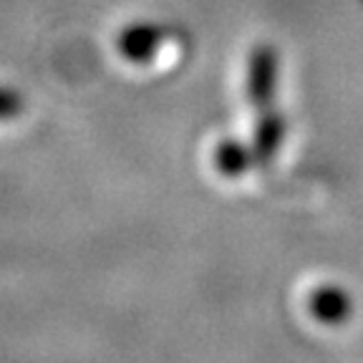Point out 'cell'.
I'll list each match as a JSON object with an SVG mask.
<instances>
[{
    "mask_svg": "<svg viewBox=\"0 0 363 363\" xmlns=\"http://www.w3.org/2000/svg\"><path fill=\"white\" fill-rule=\"evenodd\" d=\"M278 66L280 56L278 48L272 43H257L250 51L247 61V99L250 104L262 111V108L272 106L275 101V91H278Z\"/></svg>",
    "mask_w": 363,
    "mask_h": 363,
    "instance_id": "obj_1",
    "label": "cell"
},
{
    "mask_svg": "<svg viewBox=\"0 0 363 363\" xmlns=\"http://www.w3.org/2000/svg\"><path fill=\"white\" fill-rule=\"evenodd\" d=\"M167 43V28L152 21L129 23L119 35H116V51L129 63H152L159 48Z\"/></svg>",
    "mask_w": 363,
    "mask_h": 363,
    "instance_id": "obj_2",
    "label": "cell"
},
{
    "mask_svg": "<svg viewBox=\"0 0 363 363\" xmlns=\"http://www.w3.org/2000/svg\"><path fill=\"white\" fill-rule=\"evenodd\" d=\"M255 129H252V157H255L257 164H267L278 149L283 147L285 134H288V121H285V113H280L275 106H267L262 111H257Z\"/></svg>",
    "mask_w": 363,
    "mask_h": 363,
    "instance_id": "obj_3",
    "label": "cell"
},
{
    "mask_svg": "<svg viewBox=\"0 0 363 363\" xmlns=\"http://www.w3.org/2000/svg\"><path fill=\"white\" fill-rule=\"evenodd\" d=\"M311 313L315 320L325 325H340L346 323L353 313L351 295L346 290L335 288V285H325V288H318L311 295Z\"/></svg>",
    "mask_w": 363,
    "mask_h": 363,
    "instance_id": "obj_4",
    "label": "cell"
},
{
    "mask_svg": "<svg viewBox=\"0 0 363 363\" xmlns=\"http://www.w3.org/2000/svg\"><path fill=\"white\" fill-rule=\"evenodd\" d=\"M212 162H215V169L220 174L235 179V177L245 174L252 167L255 157H252V149L245 147L238 139H222L215 147V152H212Z\"/></svg>",
    "mask_w": 363,
    "mask_h": 363,
    "instance_id": "obj_5",
    "label": "cell"
},
{
    "mask_svg": "<svg viewBox=\"0 0 363 363\" xmlns=\"http://www.w3.org/2000/svg\"><path fill=\"white\" fill-rule=\"evenodd\" d=\"M18 113H23V96L13 89L0 86V121L16 119Z\"/></svg>",
    "mask_w": 363,
    "mask_h": 363,
    "instance_id": "obj_6",
    "label": "cell"
}]
</instances>
